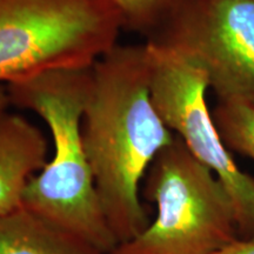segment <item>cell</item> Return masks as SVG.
<instances>
[{
    "label": "cell",
    "instance_id": "9",
    "mask_svg": "<svg viewBox=\"0 0 254 254\" xmlns=\"http://www.w3.org/2000/svg\"><path fill=\"white\" fill-rule=\"evenodd\" d=\"M212 114L228 151L254 161V107L239 101L218 100Z\"/></svg>",
    "mask_w": 254,
    "mask_h": 254
},
{
    "label": "cell",
    "instance_id": "5",
    "mask_svg": "<svg viewBox=\"0 0 254 254\" xmlns=\"http://www.w3.org/2000/svg\"><path fill=\"white\" fill-rule=\"evenodd\" d=\"M152 103L171 131L213 171L230 194L239 236L254 237V178L234 161L208 109L207 73L166 47L145 43Z\"/></svg>",
    "mask_w": 254,
    "mask_h": 254
},
{
    "label": "cell",
    "instance_id": "4",
    "mask_svg": "<svg viewBox=\"0 0 254 254\" xmlns=\"http://www.w3.org/2000/svg\"><path fill=\"white\" fill-rule=\"evenodd\" d=\"M123 30L113 0H0V84L90 68L118 45Z\"/></svg>",
    "mask_w": 254,
    "mask_h": 254
},
{
    "label": "cell",
    "instance_id": "2",
    "mask_svg": "<svg viewBox=\"0 0 254 254\" xmlns=\"http://www.w3.org/2000/svg\"><path fill=\"white\" fill-rule=\"evenodd\" d=\"M92 67L47 71L7 85L11 104L49 127L53 157L32 178L24 207L110 254L118 245L101 207L82 141Z\"/></svg>",
    "mask_w": 254,
    "mask_h": 254
},
{
    "label": "cell",
    "instance_id": "11",
    "mask_svg": "<svg viewBox=\"0 0 254 254\" xmlns=\"http://www.w3.org/2000/svg\"><path fill=\"white\" fill-rule=\"evenodd\" d=\"M214 254H254V237L237 238Z\"/></svg>",
    "mask_w": 254,
    "mask_h": 254
},
{
    "label": "cell",
    "instance_id": "1",
    "mask_svg": "<svg viewBox=\"0 0 254 254\" xmlns=\"http://www.w3.org/2000/svg\"><path fill=\"white\" fill-rule=\"evenodd\" d=\"M82 141L104 214L118 244L150 221L140 185L176 138L152 103L144 45H117L92 66Z\"/></svg>",
    "mask_w": 254,
    "mask_h": 254
},
{
    "label": "cell",
    "instance_id": "10",
    "mask_svg": "<svg viewBox=\"0 0 254 254\" xmlns=\"http://www.w3.org/2000/svg\"><path fill=\"white\" fill-rule=\"evenodd\" d=\"M122 11L125 30L146 39L163 20L176 0H113Z\"/></svg>",
    "mask_w": 254,
    "mask_h": 254
},
{
    "label": "cell",
    "instance_id": "7",
    "mask_svg": "<svg viewBox=\"0 0 254 254\" xmlns=\"http://www.w3.org/2000/svg\"><path fill=\"white\" fill-rule=\"evenodd\" d=\"M47 153L45 135L30 120L9 113L0 120V215L24 207L25 192L49 161Z\"/></svg>",
    "mask_w": 254,
    "mask_h": 254
},
{
    "label": "cell",
    "instance_id": "6",
    "mask_svg": "<svg viewBox=\"0 0 254 254\" xmlns=\"http://www.w3.org/2000/svg\"><path fill=\"white\" fill-rule=\"evenodd\" d=\"M146 43L198 64L218 100L254 107V0H176Z\"/></svg>",
    "mask_w": 254,
    "mask_h": 254
},
{
    "label": "cell",
    "instance_id": "3",
    "mask_svg": "<svg viewBox=\"0 0 254 254\" xmlns=\"http://www.w3.org/2000/svg\"><path fill=\"white\" fill-rule=\"evenodd\" d=\"M145 178L155 217L110 254H214L239 238L226 189L179 136L159 152Z\"/></svg>",
    "mask_w": 254,
    "mask_h": 254
},
{
    "label": "cell",
    "instance_id": "8",
    "mask_svg": "<svg viewBox=\"0 0 254 254\" xmlns=\"http://www.w3.org/2000/svg\"><path fill=\"white\" fill-rule=\"evenodd\" d=\"M0 254H107L27 208L0 215Z\"/></svg>",
    "mask_w": 254,
    "mask_h": 254
},
{
    "label": "cell",
    "instance_id": "12",
    "mask_svg": "<svg viewBox=\"0 0 254 254\" xmlns=\"http://www.w3.org/2000/svg\"><path fill=\"white\" fill-rule=\"evenodd\" d=\"M11 104L7 85L0 84V120L7 114V107Z\"/></svg>",
    "mask_w": 254,
    "mask_h": 254
}]
</instances>
